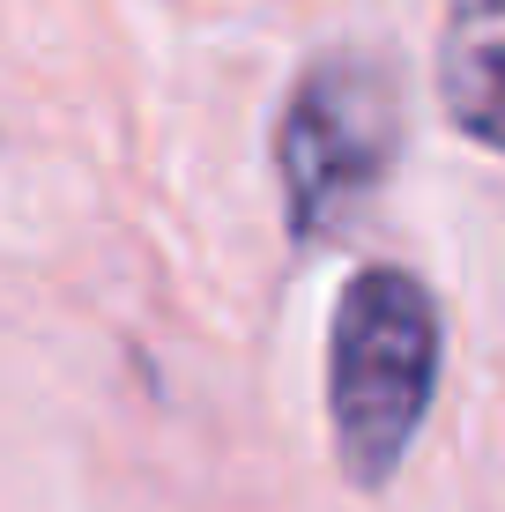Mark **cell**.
<instances>
[{
  "mask_svg": "<svg viewBox=\"0 0 505 512\" xmlns=\"http://www.w3.org/2000/svg\"><path fill=\"white\" fill-rule=\"evenodd\" d=\"M402 149V90L379 52H320L275 112V186L298 245L342 238Z\"/></svg>",
  "mask_w": 505,
  "mask_h": 512,
  "instance_id": "cell-2",
  "label": "cell"
},
{
  "mask_svg": "<svg viewBox=\"0 0 505 512\" xmlns=\"http://www.w3.org/2000/svg\"><path fill=\"white\" fill-rule=\"evenodd\" d=\"M439 97L454 127L505 156V0H454L439 30Z\"/></svg>",
  "mask_w": 505,
  "mask_h": 512,
  "instance_id": "cell-3",
  "label": "cell"
},
{
  "mask_svg": "<svg viewBox=\"0 0 505 512\" xmlns=\"http://www.w3.org/2000/svg\"><path fill=\"white\" fill-rule=\"evenodd\" d=\"M439 394V305L409 268H357L327 327V423L357 490H387Z\"/></svg>",
  "mask_w": 505,
  "mask_h": 512,
  "instance_id": "cell-1",
  "label": "cell"
}]
</instances>
